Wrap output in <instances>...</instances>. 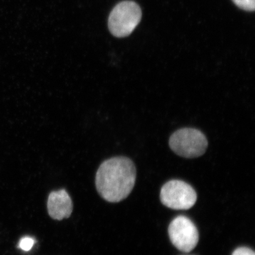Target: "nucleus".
Instances as JSON below:
<instances>
[{
	"label": "nucleus",
	"instance_id": "4",
	"mask_svg": "<svg viewBox=\"0 0 255 255\" xmlns=\"http://www.w3.org/2000/svg\"><path fill=\"white\" fill-rule=\"evenodd\" d=\"M160 200L164 206L174 210H188L197 200L194 188L181 180H171L166 183L160 191Z\"/></svg>",
	"mask_w": 255,
	"mask_h": 255
},
{
	"label": "nucleus",
	"instance_id": "8",
	"mask_svg": "<svg viewBox=\"0 0 255 255\" xmlns=\"http://www.w3.org/2000/svg\"><path fill=\"white\" fill-rule=\"evenodd\" d=\"M35 241L33 238L30 237H24L21 238L18 243V248L23 251H31V248L34 246Z\"/></svg>",
	"mask_w": 255,
	"mask_h": 255
},
{
	"label": "nucleus",
	"instance_id": "2",
	"mask_svg": "<svg viewBox=\"0 0 255 255\" xmlns=\"http://www.w3.org/2000/svg\"><path fill=\"white\" fill-rule=\"evenodd\" d=\"M140 6L132 1L119 3L112 10L109 18V28L113 36L124 38L129 36L141 20Z\"/></svg>",
	"mask_w": 255,
	"mask_h": 255
},
{
	"label": "nucleus",
	"instance_id": "5",
	"mask_svg": "<svg viewBox=\"0 0 255 255\" xmlns=\"http://www.w3.org/2000/svg\"><path fill=\"white\" fill-rule=\"evenodd\" d=\"M168 232L172 244L180 251L189 253L197 246L199 231L194 223L186 216L175 218L169 225Z\"/></svg>",
	"mask_w": 255,
	"mask_h": 255
},
{
	"label": "nucleus",
	"instance_id": "7",
	"mask_svg": "<svg viewBox=\"0 0 255 255\" xmlns=\"http://www.w3.org/2000/svg\"><path fill=\"white\" fill-rule=\"evenodd\" d=\"M238 7L248 11H253L255 8V0H233Z\"/></svg>",
	"mask_w": 255,
	"mask_h": 255
},
{
	"label": "nucleus",
	"instance_id": "3",
	"mask_svg": "<svg viewBox=\"0 0 255 255\" xmlns=\"http://www.w3.org/2000/svg\"><path fill=\"white\" fill-rule=\"evenodd\" d=\"M169 146L177 155L185 158H194L205 153L208 140L200 130L185 128L171 135Z\"/></svg>",
	"mask_w": 255,
	"mask_h": 255
},
{
	"label": "nucleus",
	"instance_id": "1",
	"mask_svg": "<svg viewBox=\"0 0 255 255\" xmlns=\"http://www.w3.org/2000/svg\"><path fill=\"white\" fill-rule=\"evenodd\" d=\"M136 169L130 159L117 157L102 162L96 174L97 190L105 200L117 203L127 199L135 186Z\"/></svg>",
	"mask_w": 255,
	"mask_h": 255
},
{
	"label": "nucleus",
	"instance_id": "9",
	"mask_svg": "<svg viewBox=\"0 0 255 255\" xmlns=\"http://www.w3.org/2000/svg\"><path fill=\"white\" fill-rule=\"evenodd\" d=\"M232 255H255L254 251L251 250V248H239L236 249V251L233 252Z\"/></svg>",
	"mask_w": 255,
	"mask_h": 255
},
{
	"label": "nucleus",
	"instance_id": "6",
	"mask_svg": "<svg viewBox=\"0 0 255 255\" xmlns=\"http://www.w3.org/2000/svg\"><path fill=\"white\" fill-rule=\"evenodd\" d=\"M47 208L51 219L61 221L71 216L73 210V201L65 189L52 191L48 196Z\"/></svg>",
	"mask_w": 255,
	"mask_h": 255
}]
</instances>
